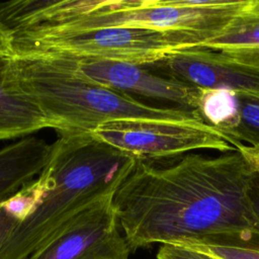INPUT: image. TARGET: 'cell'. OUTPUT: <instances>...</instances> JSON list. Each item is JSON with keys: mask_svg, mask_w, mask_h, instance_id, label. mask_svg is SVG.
<instances>
[{"mask_svg": "<svg viewBox=\"0 0 259 259\" xmlns=\"http://www.w3.org/2000/svg\"><path fill=\"white\" fill-rule=\"evenodd\" d=\"M91 136L138 161L171 159L200 150L227 153L236 148L205 122L120 119L99 125Z\"/></svg>", "mask_w": 259, "mask_h": 259, "instance_id": "obj_5", "label": "cell"}, {"mask_svg": "<svg viewBox=\"0 0 259 259\" xmlns=\"http://www.w3.org/2000/svg\"><path fill=\"white\" fill-rule=\"evenodd\" d=\"M113 197L84 211L26 259H128Z\"/></svg>", "mask_w": 259, "mask_h": 259, "instance_id": "obj_6", "label": "cell"}, {"mask_svg": "<svg viewBox=\"0 0 259 259\" xmlns=\"http://www.w3.org/2000/svg\"><path fill=\"white\" fill-rule=\"evenodd\" d=\"M230 65L259 76V0L245 5L218 36L199 45Z\"/></svg>", "mask_w": 259, "mask_h": 259, "instance_id": "obj_10", "label": "cell"}, {"mask_svg": "<svg viewBox=\"0 0 259 259\" xmlns=\"http://www.w3.org/2000/svg\"><path fill=\"white\" fill-rule=\"evenodd\" d=\"M19 224V220L0 206V249L9 237L13 229Z\"/></svg>", "mask_w": 259, "mask_h": 259, "instance_id": "obj_17", "label": "cell"}, {"mask_svg": "<svg viewBox=\"0 0 259 259\" xmlns=\"http://www.w3.org/2000/svg\"><path fill=\"white\" fill-rule=\"evenodd\" d=\"M144 67L198 89L259 92L258 75L225 63L202 48L184 50Z\"/></svg>", "mask_w": 259, "mask_h": 259, "instance_id": "obj_8", "label": "cell"}, {"mask_svg": "<svg viewBox=\"0 0 259 259\" xmlns=\"http://www.w3.org/2000/svg\"><path fill=\"white\" fill-rule=\"evenodd\" d=\"M52 186L50 172L46 168L37 176L22 186L13 196L6 200L2 206L19 220V223L30 215L41 203Z\"/></svg>", "mask_w": 259, "mask_h": 259, "instance_id": "obj_14", "label": "cell"}, {"mask_svg": "<svg viewBox=\"0 0 259 259\" xmlns=\"http://www.w3.org/2000/svg\"><path fill=\"white\" fill-rule=\"evenodd\" d=\"M11 58L20 86L52 119L60 135H89L103 123L120 119L204 122L196 110L143 103L80 76L56 59Z\"/></svg>", "mask_w": 259, "mask_h": 259, "instance_id": "obj_3", "label": "cell"}, {"mask_svg": "<svg viewBox=\"0 0 259 259\" xmlns=\"http://www.w3.org/2000/svg\"><path fill=\"white\" fill-rule=\"evenodd\" d=\"M34 57L56 59L80 76L112 90L172 103L177 108L197 111L198 88L154 73L142 65L59 56Z\"/></svg>", "mask_w": 259, "mask_h": 259, "instance_id": "obj_7", "label": "cell"}, {"mask_svg": "<svg viewBox=\"0 0 259 259\" xmlns=\"http://www.w3.org/2000/svg\"><path fill=\"white\" fill-rule=\"evenodd\" d=\"M177 245V244H176ZM219 259H259V247L220 244H182Z\"/></svg>", "mask_w": 259, "mask_h": 259, "instance_id": "obj_15", "label": "cell"}, {"mask_svg": "<svg viewBox=\"0 0 259 259\" xmlns=\"http://www.w3.org/2000/svg\"><path fill=\"white\" fill-rule=\"evenodd\" d=\"M251 209L255 221L259 225V174L257 173L250 190Z\"/></svg>", "mask_w": 259, "mask_h": 259, "instance_id": "obj_19", "label": "cell"}, {"mask_svg": "<svg viewBox=\"0 0 259 259\" xmlns=\"http://www.w3.org/2000/svg\"><path fill=\"white\" fill-rule=\"evenodd\" d=\"M53 146L51 189L10 233L0 259H26L84 211L114 196L138 162L91 134H62Z\"/></svg>", "mask_w": 259, "mask_h": 259, "instance_id": "obj_2", "label": "cell"}, {"mask_svg": "<svg viewBox=\"0 0 259 259\" xmlns=\"http://www.w3.org/2000/svg\"><path fill=\"white\" fill-rule=\"evenodd\" d=\"M256 175L238 149L167 165L138 161L113 197L131 251L155 243L259 247L250 203Z\"/></svg>", "mask_w": 259, "mask_h": 259, "instance_id": "obj_1", "label": "cell"}, {"mask_svg": "<svg viewBox=\"0 0 259 259\" xmlns=\"http://www.w3.org/2000/svg\"><path fill=\"white\" fill-rule=\"evenodd\" d=\"M197 111L204 122L225 135L234 127L237 120V94L228 89H199Z\"/></svg>", "mask_w": 259, "mask_h": 259, "instance_id": "obj_12", "label": "cell"}, {"mask_svg": "<svg viewBox=\"0 0 259 259\" xmlns=\"http://www.w3.org/2000/svg\"><path fill=\"white\" fill-rule=\"evenodd\" d=\"M13 54L14 48L12 32L0 19V60L10 58Z\"/></svg>", "mask_w": 259, "mask_h": 259, "instance_id": "obj_18", "label": "cell"}, {"mask_svg": "<svg viewBox=\"0 0 259 259\" xmlns=\"http://www.w3.org/2000/svg\"><path fill=\"white\" fill-rule=\"evenodd\" d=\"M55 123L22 89L12 58L0 60V140L26 137Z\"/></svg>", "mask_w": 259, "mask_h": 259, "instance_id": "obj_9", "label": "cell"}, {"mask_svg": "<svg viewBox=\"0 0 259 259\" xmlns=\"http://www.w3.org/2000/svg\"><path fill=\"white\" fill-rule=\"evenodd\" d=\"M237 120L225 136L235 147L259 145V92H236Z\"/></svg>", "mask_w": 259, "mask_h": 259, "instance_id": "obj_13", "label": "cell"}, {"mask_svg": "<svg viewBox=\"0 0 259 259\" xmlns=\"http://www.w3.org/2000/svg\"><path fill=\"white\" fill-rule=\"evenodd\" d=\"M53 144L26 137L0 150V206L49 164Z\"/></svg>", "mask_w": 259, "mask_h": 259, "instance_id": "obj_11", "label": "cell"}, {"mask_svg": "<svg viewBox=\"0 0 259 259\" xmlns=\"http://www.w3.org/2000/svg\"><path fill=\"white\" fill-rule=\"evenodd\" d=\"M13 56H59L150 65L200 41L187 33L132 27L81 31H18Z\"/></svg>", "mask_w": 259, "mask_h": 259, "instance_id": "obj_4", "label": "cell"}, {"mask_svg": "<svg viewBox=\"0 0 259 259\" xmlns=\"http://www.w3.org/2000/svg\"><path fill=\"white\" fill-rule=\"evenodd\" d=\"M157 259H219L204 252L176 244H163L157 252Z\"/></svg>", "mask_w": 259, "mask_h": 259, "instance_id": "obj_16", "label": "cell"}, {"mask_svg": "<svg viewBox=\"0 0 259 259\" xmlns=\"http://www.w3.org/2000/svg\"><path fill=\"white\" fill-rule=\"evenodd\" d=\"M236 149L240 150L248 159L256 172L259 174V145L258 146H239Z\"/></svg>", "mask_w": 259, "mask_h": 259, "instance_id": "obj_20", "label": "cell"}]
</instances>
